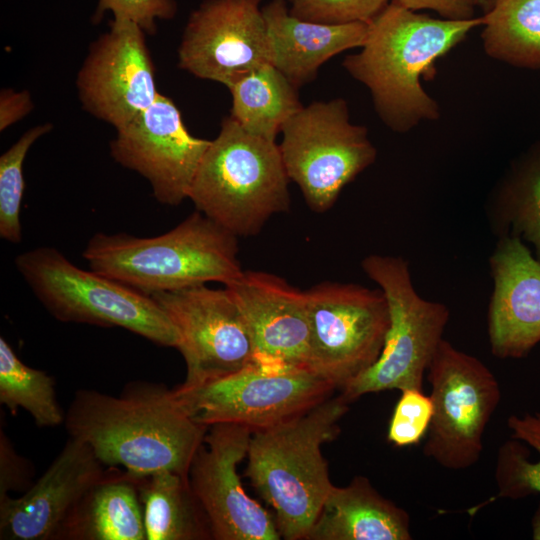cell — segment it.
<instances>
[{"label": "cell", "instance_id": "cell-1", "mask_svg": "<svg viewBox=\"0 0 540 540\" xmlns=\"http://www.w3.org/2000/svg\"><path fill=\"white\" fill-rule=\"evenodd\" d=\"M64 424L105 466L134 477L158 471L188 476L208 429L183 411L172 390L149 382L130 383L116 397L78 390Z\"/></svg>", "mask_w": 540, "mask_h": 540}, {"label": "cell", "instance_id": "cell-2", "mask_svg": "<svg viewBox=\"0 0 540 540\" xmlns=\"http://www.w3.org/2000/svg\"><path fill=\"white\" fill-rule=\"evenodd\" d=\"M482 17L433 18L389 2L370 22L360 51L343 67L370 91L374 109L392 131L407 133L423 121L437 120L440 108L421 85L435 61L448 53Z\"/></svg>", "mask_w": 540, "mask_h": 540}, {"label": "cell", "instance_id": "cell-3", "mask_svg": "<svg viewBox=\"0 0 540 540\" xmlns=\"http://www.w3.org/2000/svg\"><path fill=\"white\" fill-rule=\"evenodd\" d=\"M341 394L275 426L253 431L246 476L274 511L285 540H305L333 488L321 447L349 410Z\"/></svg>", "mask_w": 540, "mask_h": 540}, {"label": "cell", "instance_id": "cell-4", "mask_svg": "<svg viewBox=\"0 0 540 540\" xmlns=\"http://www.w3.org/2000/svg\"><path fill=\"white\" fill-rule=\"evenodd\" d=\"M237 236L194 212L155 237L96 233L83 258L91 270L145 295L219 282L225 286L244 271Z\"/></svg>", "mask_w": 540, "mask_h": 540}, {"label": "cell", "instance_id": "cell-5", "mask_svg": "<svg viewBox=\"0 0 540 540\" xmlns=\"http://www.w3.org/2000/svg\"><path fill=\"white\" fill-rule=\"evenodd\" d=\"M279 145L242 128L231 116L205 151L188 199L232 234H257L274 214L290 206Z\"/></svg>", "mask_w": 540, "mask_h": 540}, {"label": "cell", "instance_id": "cell-6", "mask_svg": "<svg viewBox=\"0 0 540 540\" xmlns=\"http://www.w3.org/2000/svg\"><path fill=\"white\" fill-rule=\"evenodd\" d=\"M18 272L46 310L62 322L121 327L154 344L176 348V330L152 299L94 270L86 271L52 247L15 259Z\"/></svg>", "mask_w": 540, "mask_h": 540}, {"label": "cell", "instance_id": "cell-7", "mask_svg": "<svg viewBox=\"0 0 540 540\" xmlns=\"http://www.w3.org/2000/svg\"><path fill=\"white\" fill-rule=\"evenodd\" d=\"M361 266L387 299L390 325L378 359L340 394L352 402L385 390H422L427 369L444 339L450 311L445 304L419 295L404 258L371 254Z\"/></svg>", "mask_w": 540, "mask_h": 540}, {"label": "cell", "instance_id": "cell-8", "mask_svg": "<svg viewBox=\"0 0 540 540\" xmlns=\"http://www.w3.org/2000/svg\"><path fill=\"white\" fill-rule=\"evenodd\" d=\"M281 133L279 149L287 175L317 213L330 209L343 188L377 157L367 128L350 121L342 98L303 106Z\"/></svg>", "mask_w": 540, "mask_h": 540}, {"label": "cell", "instance_id": "cell-9", "mask_svg": "<svg viewBox=\"0 0 540 540\" xmlns=\"http://www.w3.org/2000/svg\"><path fill=\"white\" fill-rule=\"evenodd\" d=\"M336 388L306 367L252 363L230 375L196 386L172 389L196 423H235L252 431L295 417L332 395Z\"/></svg>", "mask_w": 540, "mask_h": 540}, {"label": "cell", "instance_id": "cell-10", "mask_svg": "<svg viewBox=\"0 0 540 540\" xmlns=\"http://www.w3.org/2000/svg\"><path fill=\"white\" fill-rule=\"evenodd\" d=\"M310 326L307 367L342 389L379 357L390 325L383 291L324 282L305 291Z\"/></svg>", "mask_w": 540, "mask_h": 540}, {"label": "cell", "instance_id": "cell-11", "mask_svg": "<svg viewBox=\"0 0 540 540\" xmlns=\"http://www.w3.org/2000/svg\"><path fill=\"white\" fill-rule=\"evenodd\" d=\"M434 412L424 455L450 470L473 466L501 392L491 370L477 357L443 339L427 369Z\"/></svg>", "mask_w": 540, "mask_h": 540}, {"label": "cell", "instance_id": "cell-12", "mask_svg": "<svg viewBox=\"0 0 540 540\" xmlns=\"http://www.w3.org/2000/svg\"><path fill=\"white\" fill-rule=\"evenodd\" d=\"M173 324L186 364L184 387L235 373L255 362L246 321L226 288L205 284L151 295Z\"/></svg>", "mask_w": 540, "mask_h": 540}, {"label": "cell", "instance_id": "cell-13", "mask_svg": "<svg viewBox=\"0 0 540 540\" xmlns=\"http://www.w3.org/2000/svg\"><path fill=\"white\" fill-rule=\"evenodd\" d=\"M252 433L240 424H213L192 460L189 482L214 540L281 539L275 517L246 493L238 475Z\"/></svg>", "mask_w": 540, "mask_h": 540}, {"label": "cell", "instance_id": "cell-14", "mask_svg": "<svg viewBox=\"0 0 540 540\" xmlns=\"http://www.w3.org/2000/svg\"><path fill=\"white\" fill-rule=\"evenodd\" d=\"M270 62L260 0H205L189 16L178 66L227 88Z\"/></svg>", "mask_w": 540, "mask_h": 540}, {"label": "cell", "instance_id": "cell-15", "mask_svg": "<svg viewBox=\"0 0 540 540\" xmlns=\"http://www.w3.org/2000/svg\"><path fill=\"white\" fill-rule=\"evenodd\" d=\"M145 34L133 22L111 21L110 30L91 44L78 72L83 109L115 129L128 125L159 95Z\"/></svg>", "mask_w": 540, "mask_h": 540}, {"label": "cell", "instance_id": "cell-16", "mask_svg": "<svg viewBox=\"0 0 540 540\" xmlns=\"http://www.w3.org/2000/svg\"><path fill=\"white\" fill-rule=\"evenodd\" d=\"M116 131L110 142L111 156L142 175L159 203L178 206L188 198L211 140L190 134L170 98L159 93L149 108Z\"/></svg>", "mask_w": 540, "mask_h": 540}, {"label": "cell", "instance_id": "cell-17", "mask_svg": "<svg viewBox=\"0 0 540 540\" xmlns=\"http://www.w3.org/2000/svg\"><path fill=\"white\" fill-rule=\"evenodd\" d=\"M110 470L86 443L69 437L45 473L22 496L0 498V539L56 540L81 498Z\"/></svg>", "mask_w": 540, "mask_h": 540}, {"label": "cell", "instance_id": "cell-18", "mask_svg": "<svg viewBox=\"0 0 540 540\" xmlns=\"http://www.w3.org/2000/svg\"><path fill=\"white\" fill-rule=\"evenodd\" d=\"M225 288L246 321L255 363L308 368L310 326L305 291L261 271H243Z\"/></svg>", "mask_w": 540, "mask_h": 540}, {"label": "cell", "instance_id": "cell-19", "mask_svg": "<svg viewBox=\"0 0 540 540\" xmlns=\"http://www.w3.org/2000/svg\"><path fill=\"white\" fill-rule=\"evenodd\" d=\"M489 266L491 352L500 359L523 358L540 342V262L522 239L503 236L497 239Z\"/></svg>", "mask_w": 540, "mask_h": 540}, {"label": "cell", "instance_id": "cell-20", "mask_svg": "<svg viewBox=\"0 0 540 540\" xmlns=\"http://www.w3.org/2000/svg\"><path fill=\"white\" fill-rule=\"evenodd\" d=\"M270 62L297 88L311 82L322 64L346 50L360 48L368 23L325 24L306 21L289 12L286 0L262 6Z\"/></svg>", "mask_w": 540, "mask_h": 540}, {"label": "cell", "instance_id": "cell-21", "mask_svg": "<svg viewBox=\"0 0 540 540\" xmlns=\"http://www.w3.org/2000/svg\"><path fill=\"white\" fill-rule=\"evenodd\" d=\"M410 539L408 512L356 476L347 486H333L305 540Z\"/></svg>", "mask_w": 540, "mask_h": 540}, {"label": "cell", "instance_id": "cell-22", "mask_svg": "<svg viewBox=\"0 0 540 540\" xmlns=\"http://www.w3.org/2000/svg\"><path fill=\"white\" fill-rule=\"evenodd\" d=\"M56 540H146L135 478L111 467L81 498Z\"/></svg>", "mask_w": 540, "mask_h": 540}, {"label": "cell", "instance_id": "cell-23", "mask_svg": "<svg viewBox=\"0 0 540 540\" xmlns=\"http://www.w3.org/2000/svg\"><path fill=\"white\" fill-rule=\"evenodd\" d=\"M486 216L497 239L529 242L540 262V140L513 159L489 195Z\"/></svg>", "mask_w": 540, "mask_h": 540}, {"label": "cell", "instance_id": "cell-24", "mask_svg": "<svg viewBox=\"0 0 540 540\" xmlns=\"http://www.w3.org/2000/svg\"><path fill=\"white\" fill-rule=\"evenodd\" d=\"M134 478L146 540L212 539L208 518L188 476L158 471Z\"/></svg>", "mask_w": 540, "mask_h": 540}, {"label": "cell", "instance_id": "cell-25", "mask_svg": "<svg viewBox=\"0 0 540 540\" xmlns=\"http://www.w3.org/2000/svg\"><path fill=\"white\" fill-rule=\"evenodd\" d=\"M230 116L251 134L276 141L288 119L303 105L295 87L271 63L264 64L228 87Z\"/></svg>", "mask_w": 540, "mask_h": 540}, {"label": "cell", "instance_id": "cell-26", "mask_svg": "<svg viewBox=\"0 0 540 540\" xmlns=\"http://www.w3.org/2000/svg\"><path fill=\"white\" fill-rule=\"evenodd\" d=\"M482 19L481 37L489 57L540 69V0H495Z\"/></svg>", "mask_w": 540, "mask_h": 540}, {"label": "cell", "instance_id": "cell-27", "mask_svg": "<svg viewBox=\"0 0 540 540\" xmlns=\"http://www.w3.org/2000/svg\"><path fill=\"white\" fill-rule=\"evenodd\" d=\"M0 403L13 415L18 408L24 409L38 427H55L65 421L53 377L24 364L3 337H0Z\"/></svg>", "mask_w": 540, "mask_h": 540}, {"label": "cell", "instance_id": "cell-28", "mask_svg": "<svg viewBox=\"0 0 540 540\" xmlns=\"http://www.w3.org/2000/svg\"><path fill=\"white\" fill-rule=\"evenodd\" d=\"M511 440L499 451L498 497L520 499L540 494V412L510 415Z\"/></svg>", "mask_w": 540, "mask_h": 540}, {"label": "cell", "instance_id": "cell-29", "mask_svg": "<svg viewBox=\"0 0 540 540\" xmlns=\"http://www.w3.org/2000/svg\"><path fill=\"white\" fill-rule=\"evenodd\" d=\"M51 129L50 123L32 127L0 157V237L10 243L22 240L20 209L25 157L33 143Z\"/></svg>", "mask_w": 540, "mask_h": 540}, {"label": "cell", "instance_id": "cell-30", "mask_svg": "<svg viewBox=\"0 0 540 540\" xmlns=\"http://www.w3.org/2000/svg\"><path fill=\"white\" fill-rule=\"evenodd\" d=\"M433 412L430 395L417 389L401 391L389 422L388 441L397 447L418 444L428 432Z\"/></svg>", "mask_w": 540, "mask_h": 540}, {"label": "cell", "instance_id": "cell-31", "mask_svg": "<svg viewBox=\"0 0 540 540\" xmlns=\"http://www.w3.org/2000/svg\"><path fill=\"white\" fill-rule=\"evenodd\" d=\"M297 18L325 23L370 22L389 0H286Z\"/></svg>", "mask_w": 540, "mask_h": 540}, {"label": "cell", "instance_id": "cell-32", "mask_svg": "<svg viewBox=\"0 0 540 540\" xmlns=\"http://www.w3.org/2000/svg\"><path fill=\"white\" fill-rule=\"evenodd\" d=\"M111 11L116 21L137 24L145 33L154 35L156 20H170L177 12L175 0H98L94 22L101 21L105 11Z\"/></svg>", "mask_w": 540, "mask_h": 540}, {"label": "cell", "instance_id": "cell-33", "mask_svg": "<svg viewBox=\"0 0 540 540\" xmlns=\"http://www.w3.org/2000/svg\"><path fill=\"white\" fill-rule=\"evenodd\" d=\"M33 470L27 459L18 455L11 441L0 433V498L9 491H27L32 485Z\"/></svg>", "mask_w": 540, "mask_h": 540}, {"label": "cell", "instance_id": "cell-34", "mask_svg": "<svg viewBox=\"0 0 540 540\" xmlns=\"http://www.w3.org/2000/svg\"><path fill=\"white\" fill-rule=\"evenodd\" d=\"M405 8L419 11L432 10L441 18L449 20H467L474 18L478 0H391Z\"/></svg>", "mask_w": 540, "mask_h": 540}, {"label": "cell", "instance_id": "cell-35", "mask_svg": "<svg viewBox=\"0 0 540 540\" xmlns=\"http://www.w3.org/2000/svg\"><path fill=\"white\" fill-rule=\"evenodd\" d=\"M33 108L27 91L2 90L0 95V130L25 117Z\"/></svg>", "mask_w": 540, "mask_h": 540}, {"label": "cell", "instance_id": "cell-36", "mask_svg": "<svg viewBox=\"0 0 540 540\" xmlns=\"http://www.w3.org/2000/svg\"><path fill=\"white\" fill-rule=\"evenodd\" d=\"M532 538L540 540V505L537 507L532 518Z\"/></svg>", "mask_w": 540, "mask_h": 540}, {"label": "cell", "instance_id": "cell-37", "mask_svg": "<svg viewBox=\"0 0 540 540\" xmlns=\"http://www.w3.org/2000/svg\"><path fill=\"white\" fill-rule=\"evenodd\" d=\"M495 2V0H478V6H481L485 11H487Z\"/></svg>", "mask_w": 540, "mask_h": 540}]
</instances>
